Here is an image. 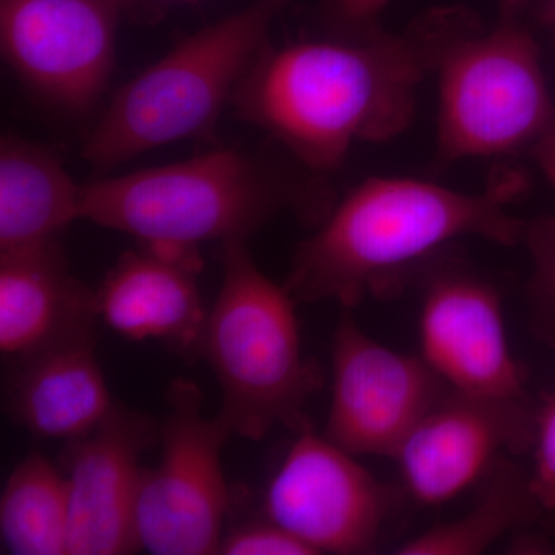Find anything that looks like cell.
I'll return each instance as SVG.
<instances>
[{
  "label": "cell",
  "mask_w": 555,
  "mask_h": 555,
  "mask_svg": "<svg viewBox=\"0 0 555 555\" xmlns=\"http://www.w3.org/2000/svg\"><path fill=\"white\" fill-rule=\"evenodd\" d=\"M524 189L518 175L480 193L416 178H369L299 244L284 287L297 302L332 299L353 309L452 241L477 236L514 246L526 224L511 215L509 204Z\"/></svg>",
  "instance_id": "obj_2"
},
{
  "label": "cell",
  "mask_w": 555,
  "mask_h": 555,
  "mask_svg": "<svg viewBox=\"0 0 555 555\" xmlns=\"http://www.w3.org/2000/svg\"><path fill=\"white\" fill-rule=\"evenodd\" d=\"M332 401L324 437L352 455L396 456L449 387L423 358L389 349L343 309L332 341Z\"/></svg>",
  "instance_id": "obj_9"
},
{
  "label": "cell",
  "mask_w": 555,
  "mask_h": 555,
  "mask_svg": "<svg viewBox=\"0 0 555 555\" xmlns=\"http://www.w3.org/2000/svg\"><path fill=\"white\" fill-rule=\"evenodd\" d=\"M422 358L449 389L467 396L528 400L511 352L495 288L460 270L427 283L420 315Z\"/></svg>",
  "instance_id": "obj_13"
},
{
  "label": "cell",
  "mask_w": 555,
  "mask_h": 555,
  "mask_svg": "<svg viewBox=\"0 0 555 555\" xmlns=\"http://www.w3.org/2000/svg\"><path fill=\"white\" fill-rule=\"evenodd\" d=\"M387 511L386 486L312 426L297 434L264 496L266 517L315 554L371 553Z\"/></svg>",
  "instance_id": "obj_10"
},
{
  "label": "cell",
  "mask_w": 555,
  "mask_h": 555,
  "mask_svg": "<svg viewBox=\"0 0 555 555\" xmlns=\"http://www.w3.org/2000/svg\"><path fill=\"white\" fill-rule=\"evenodd\" d=\"M201 270L199 247L139 243L94 292L98 317L129 341L153 339L196 361L210 312L201 297Z\"/></svg>",
  "instance_id": "obj_14"
},
{
  "label": "cell",
  "mask_w": 555,
  "mask_h": 555,
  "mask_svg": "<svg viewBox=\"0 0 555 555\" xmlns=\"http://www.w3.org/2000/svg\"><path fill=\"white\" fill-rule=\"evenodd\" d=\"M553 20L555 22V3H554V10H553Z\"/></svg>",
  "instance_id": "obj_27"
},
{
  "label": "cell",
  "mask_w": 555,
  "mask_h": 555,
  "mask_svg": "<svg viewBox=\"0 0 555 555\" xmlns=\"http://www.w3.org/2000/svg\"><path fill=\"white\" fill-rule=\"evenodd\" d=\"M82 185L56 153L16 137L0 142V254L42 246L80 219Z\"/></svg>",
  "instance_id": "obj_17"
},
{
  "label": "cell",
  "mask_w": 555,
  "mask_h": 555,
  "mask_svg": "<svg viewBox=\"0 0 555 555\" xmlns=\"http://www.w3.org/2000/svg\"><path fill=\"white\" fill-rule=\"evenodd\" d=\"M232 430L221 415L206 416L196 383L178 378L167 389L160 460L144 469L137 528L153 555L218 554L229 511L222 449Z\"/></svg>",
  "instance_id": "obj_7"
},
{
  "label": "cell",
  "mask_w": 555,
  "mask_h": 555,
  "mask_svg": "<svg viewBox=\"0 0 555 555\" xmlns=\"http://www.w3.org/2000/svg\"><path fill=\"white\" fill-rule=\"evenodd\" d=\"M244 241L221 243L222 284L203 358L221 387L219 415L235 436L259 441L276 426L295 434L312 426L306 408L321 375L302 353L297 301L258 268Z\"/></svg>",
  "instance_id": "obj_3"
},
{
  "label": "cell",
  "mask_w": 555,
  "mask_h": 555,
  "mask_svg": "<svg viewBox=\"0 0 555 555\" xmlns=\"http://www.w3.org/2000/svg\"><path fill=\"white\" fill-rule=\"evenodd\" d=\"M535 462L529 476L540 507L555 511V397L535 416Z\"/></svg>",
  "instance_id": "obj_21"
},
{
  "label": "cell",
  "mask_w": 555,
  "mask_h": 555,
  "mask_svg": "<svg viewBox=\"0 0 555 555\" xmlns=\"http://www.w3.org/2000/svg\"><path fill=\"white\" fill-rule=\"evenodd\" d=\"M159 437L141 412L116 404L86 436L67 441L68 555H127L141 550L137 506L142 452Z\"/></svg>",
  "instance_id": "obj_12"
},
{
  "label": "cell",
  "mask_w": 555,
  "mask_h": 555,
  "mask_svg": "<svg viewBox=\"0 0 555 555\" xmlns=\"http://www.w3.org/2000/svg\"><path fill=\"white\" fill-rule=\"evenodd\" d=\"M283 3L255 0L182 39L120 87L83 142V159L107 171L150 150L211 133L268 49L270 25Z\"/></svg>",
  "instance_id": "obj_4"
},
{
  "label": "cell",
  "mask_w": 555,
  "mask_h": 555,
  "mask_svg": "<svg viewBox=\"0 0 555 555\" xmlns=\"http://www.w3.org/2000/svg\"><path fill=\"white\" fill-rule=\"evenodd\" d=\"M126 0H0L3 60L35 93L72 113L101 100Z\"/></svg>",
  "instance_id": "obj_8"
},
{
  "label": "cell",
  "mask_w": 555,
  "mask_h": 555,
  "mask_svg": "<svg viewBox=\"0 0 555 555\" xmlns=\"http://www.w3.org/2000/svg\"><path fill=\"white\" fill-rule=\"evenodd\" d=\"M524 238L534 258L537 287L555 302V218L526 225Z\"/></svg>",
  "instance_id": "obj_22"
},
{
  "label": "cell",
  "mask_w": 555,
  "mask_h": 555,
  "mask_svg": "<svg viewBox=\"0 0 555 555\" xmlns=\"http://www.w3.org/2000/svg\"><path fill=\"white\" fill-rule=\"evenodd\" d=\"M531 150L535 163L555 188V127L547 131Z\"/></svg>",
  "instance_id": "obj_24"
},
{
  "label": "cell",
  "mask_w": 555,
  "mask_h": 555,
  "mask_svg": "<svg viewBox=\"0 0 555 555\" xmlns=\"http://www.w3.org/2000/svg\"><path fill=\"white\" fill-rule=\"evenodd\" d=\"M94 292L69 272L57 240L0 254V352L11 363L96 339Z\"/></svg>",
  "instance_id": "obj_15"
},
{
  "label": "cell",
  "mask_w": 555,
  "mask_h": 555,
  "mask_svg": "<svg viewBox=\"0 0 555 555\" xmlns=\"http://www.w3.org/2000/svg\"><path fill=\"white\" fill-rule=\"evenodd\" d=\"M389 0H337L343 21L352 25H364L385 9Z\"/></svg>",
  "instance_id": "obj_23"
},
{
  "label": "cell",
  "mask_w": 555,
  "mask_h": 555,
  "mask_svg": "<svg viewBox=\"0 0 555 555\" xmlns=\"http://www.w3.org/2000/svg\"><path fill=\"white\" fill-rule=\"evenodd\" d=\"M69 505L64 474L42 454L14 467L0 496V537L13 555H68Z\"/></svg>",
  "instance_id": "obj_18"
},
{
  "label": "cell",
  "mask_w": 555,
  "mask_h": 555,
  "mask_svg": "<svg viewBox=\"0 0 555 555\" xmlns=\"http://www.w3.org/2000/svg\"><path fill=\"white\" fill-rule=\"evenodd\" d=\"M528 400L467 396L449 389L411 430L396 456L409 492L422 505L452 502L480 483L503 452L534 444Z\"/></svg>",
  "instance_id": "obj_11"
},
{
  "label": "cell",
  "mask_w": 555,
  "mask_h": 555,
  "mask_svg": "<svg viewBox=\"0 0 555 555\" xmlns=\"http://www.w3.org/2000/svg\"><path fill=\"white\" fill-rule=\"evenodd\" d=\"M436 75L441 163L532 149L555 127L539 47L513 21L460 36Z\"/></svg>",
  "instance_id": "obj_6"
},
{
  "label": "cell",
  "mask_w": 555,
  "mask_h": 555,
  "mask_svg": "<svg viewBox=\"0 0 555 555\" xmlns=\"http://www.w3.org/2000/svg\"><path fill=\"white\" fill-rule=\"evenodd\" d=\"M126 2H129V0H126ZM173 2H193V0H173Z\"/></svg>",
  "instance_id": "obj_26"
},
{
  "label": "cell",
  "mask_w": 555,
  "mask_h": 555,
  "mask_svg": "<svg viewBox=\"0 0 555 555\" xmlns=\"http://www.w3.org/2000/svg\"><path fill=\"white\" fill-rule=\"evenodd\" d=\"M96 339L72 343L14 363L9 409L40 440L89 434L116 406L94 353Z\"/></svg>",
  "instance_id": "obj_16"
},
{
  "label": "cell",
  "mask_w": 555,
  "mask_h": 555,
  "mask_svg": "<svg viewBox=\"0 0 555 555\" xmlns=\"http://www.w3.org/2000/svg\"><path fill=\"white\" fill-rule=\"evenodd\" d=\"M222 555H315L308 545L268 517L236 526L222 535Z\"/></svg>",
  "instance_id": "obj_20"
},
{
  "label": "cell",
  "mask_w": 555,
  "mask_h": 555,
  "mask_svg": "<svg viewBox=\"0 0 555 555\" xmlns=\"http://www.w3.org/2000/svg\"><path fill=\"white\" fill-rule=\"evenodd\" d=\"M469 30L437 22L403 36L268 46L232 107L302 166L327 173L357 142L389 141L408 129L423 80L436 75L449 47Z\"/></svg>",
  "instance_id": "obj_1"
},
{
  "label": "cell",
  "mask_w": 555,
  "mask_h": 555,
  "mask_svg": "<svg viewBox=\"0 0 555 555\" xmlns=\"http://www.w3.org/2000/svg\"><path fill=\"white\" fill-rule=\"evenodd\" d=\"M295 201L264 164L221 149L82 185L80 219L139 243L199 247L246 240Z\"/></svg>",
  "instance_id": "obj_5"
},
{
  "label": "cell",
  "mask_w": 555,
  "mask_h": 555,
  "mask_svg": "<svg viewBox=\"0 0 555 555\" xmlns=\"http://www.w3.org/2000/svg\"><path fill=\"white\" fill-rule=\"evenodd\" d=\"M476 505L466 516L427 529L398 546L400 555H477L514 529L531 524L542 511L529 477L500 460L483 478Z\"/></svg>",
  "instance_id": "obj_19"
},
{
  "label": "cell",
  "mask_w": 555,
  "mask_h": 555,
  "mask_svg": "<svg viewBox=\"0 0 555 555\" xmlns=\"http://www.w3.org/2000/svg\"><path fill=\"white\" fill-rule=\"evenodd\" d=\"M525 2L526 0H500V7H502L503 14H505V20L513 21L511 17Z\"/></svg>",
  "instance_id": "obj_25"
}]
</instances>
